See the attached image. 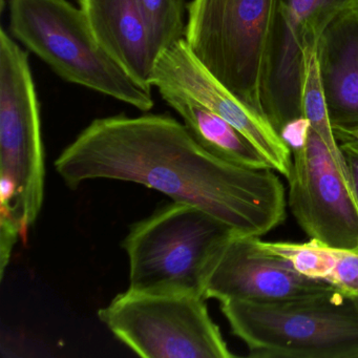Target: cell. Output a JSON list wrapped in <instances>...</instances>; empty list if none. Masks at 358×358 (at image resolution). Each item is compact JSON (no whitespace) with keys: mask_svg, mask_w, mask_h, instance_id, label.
I'll return each instance as SVG.
<instances>
[{"mask_svg":"<svg viewBox=\"0 0 358 358\" xmlns=\"http://www.w3.org/2000/svg\"><path fill=\"white\" fill-rule=\"evenodd\" d=\"M205 297L127 289L98 317L123 345L145 358H232Z\"/></svg>","mask_w":358,"mask_h":358,"instance_id":"obj_6","label":"cell"},{"mask_svg":"<svg viewBox=\"0 0 358 358\" xmlns=\"http://www.w3.org/2000/svg\"><path fill=\"white\" fill-rule=\"evenodd\" d=\"M324 280L299 273L289 262L266 253L255 236L231 234L213 253L204 297L225 301H280L336 292Z\"/></svg>","mask_w":358,"mask_h":358,"instance_id":"obj_10","label":"cell"},{"mask_svg":"<svg viewBox=\"0 0 358 358\" xmlns=\"http://www.w3.org/2000/svg\"><path fill=\"white\" fill-rule=\"evenodd\" d=\"M231 228L206 211L173 201L133 224L122 242L129 289L204 297L209 262Z\"/></svg>","mask_w":358,"mask_h":358,"instance_id":"obj_5","label":"cell"},{"mask_svg":"<svg viewBox=\"0 0 358 358\" xmlns=\"http://www.w3.org/2000/svg\"><path fill=\"white\" fill-rule=\"evenodd\" d=\"M337 142H358V125L353 127H332Z\"/></svg>","mask_w":358,"mask_h":358,"instance_id":"obj_18","label":"cell"},{"mask_svg":"<svg viewBox=\"0 0 358 358\" xmlns=\"http://www.w3.org/2000/svg\"><path fill=\"white\" fill-rule=\"evenodd\" d=\"M278 1L192 0L184 35L198 62L266 118L264 87Z\"/></svg>","mask_w":358,"mask_h":358,"instance_id":"obj_4","label":"cell"},{"mask_svg":"<svg viewBox=\"0 0 358 358\" xmlns=\"http://www.w3.org/2000/svg\"><path fill=\"white\" fill-rule=\"evenodd\" d=\"M156 87L164 101L181 116L188 131L205 150L240 166L272 169L262 152L225 119L183 92L166 85Z\"/></svg>","mask_w":358,"mask_h":358,"instance_id":"obj_14","label":"cell"},{"mask_svg":"<svg viewBox=\"0 0 358 358\" xmlns=\"http://www.w3.org/2000/svg\"><path fill=\"white\" fill-rule=\"evenodd\" d=\"M338 144L349 167L358 201V142L343 141Z\"/></svg>","mask_w":358,"mask_h":358,"instance_id":"obj_17","label":"cell"},{"mask_svg":"<svg viewBox=\"0 0 358 358\" xmlns=\"http://www.w3.org/2000/svg\"><path fill=\"white\" fill-rule=\"evenodd\" d=\"M152 85H166L187 94L240 131L269 161L273 171L286 179L290 175L292 154L288 144L265 116L245 106L198 62L185 39L159 56Z\"/></svg>","mask_w":358,"mask_h":358,"instance_id":"obj_11","label":"cell"},{"mask_svg":"<svg viewBox=\"0 0 358 358\" xmlns=\"http://www.w3.org/2000/svg\"><path fill=\"white\" fill-rule=\"evenodd\" d=\"M356 0H278L270 41L263 106L280 135L303 117V54L331 20Z\"/></svg>","mask_w":358,"mask_h":358,"instance_id":"obj_9","label":"cell"},{"mask_svg":"<svg viewBox=\"0 0 358 358\" xmlns=\"http://www.w3.org/2000/svg\"><path fill=\"white\" fill-rule=\"evenodd\" d=\"M41 115L28 55L0 32V177L15 186L13 215L22 236L35 224L45 196Z\"/></svg>","mask_w":358,"mask_h":358,"instance_id":"obj_7","label":"cell"},{"mask_svg":"<svg viewBox=\"0 0 358 358\" xmlns=\"http://www.w3.org/2000/svg\"><path fill=\"white\" fill-rule=\"evenodd\" d=\"M253 358H358V303L341 292L280 301H220Z\"/></svg>","mask_w":358,"mask_h":358,"instance_id":"obj_2","label":"cell"},{"mask_svg":"<svg viewBox=\"0 0 358 358\" xmlns=\"http://www.w3.org/2000/svg\"><path fill=\"white\" fill-rule=\"evenodd\" d=\"M12 34L62 78L148 112L152 92L98 43L83 10L68 0H9Z\"/></svg>","mask_w":358,"mask_h":358,"instance_id":"obj_3","label":"cell"},{"mask_svg":"<svg viewBox=\"0 0 358 358\" xmlns=\"http://www.w3.org/2000/svg\"><path fill=\"white\" fill-rule=\"evenodd\" d=\"M54 165L72 189L97 179L141 184L206 211L238 236L261 238L286 217L284 185L273 169L215 156L166 115L97 119Z\"/></svg>","mask_w":358,"mask_h":358,"instance_id":"obj_1","label":"cell"},{"mask_svg":"<svg viewBox=\"0 0 358 358\" xmlns=\"http://www.w3.org/2000/svg\"><path fill=\"white\" fill-rule=\"evenodd\" d=\"M332 127L358 125V0L339 12L316 45Z\"/></svg>","mask_w":358,"mask_h":358,"instance_id":"obj_12","label":"cell"},{"mask_svg":"<svg viewBox=\"0 0 358 358\" xmlns=\"http://www.w3.org/2000/svg\"><path fill=\"white\" fill-rule=\"evenodd\" d=\"M289 206L299 227L329 246L358 251V201L332 155L310 127L291 146Z\"/></svg>","mask_w":358,"mask_h":358,"instance_id":"obj_8","label":"cell"},{"mask_svg":"<svg viewBox=\"0 0 358 358\" xmlns=\"http://www.w3.org/2000/svg\"><path fill=\"white\" fill-rule=\"evenodd\" d=\"M316 45L317 43L309 45L303 54L305 64H303V92H301L303 117L309 121L310 127L326 144L343 179L355 192L349 167L333 133L328 106H327L326 98H324V90L320 81Z\"/></svg>","mask_w":358,"mask_h":358,"instance_id":"obj_15","label":"cell"},{"mask_svg":"<svg viewBox=\"0 0 358 358\" xmlns=\"http://www.w3.org/2000/svg\"><path fill=\"white\" fill-rule=\"evenodd\" d=\"M106 53L146 91H152L157 58L137 0H79Z\"/></svg>","mask_w":358,"mask_h":358,"instance_id":"obj_13","label":"cell"},{"mask_svg":"<svg viewBox=\"0 0 358 358\" xmlns=\"http://www.w3.org/2000/svg\"><path fill=\"white\" fill-rule=\"evenodd\" d=\"M158 60L163 52L184 38V0H137Z\"/></svg>","mask_w":358,"mask_h":358,"instance_id":"obj_16","label":"cell"}]
</instances>
